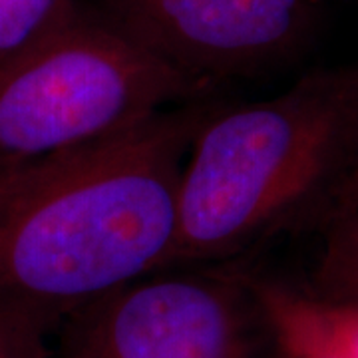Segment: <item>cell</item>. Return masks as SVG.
Listing matches in <instances>:
<instances>
[{
    "instance_id": "9c48e42d",
    "label": "cell",
    "mask_w": 358,
    "mask_h": 358,
    "mask_svg": "<svg viewBox=\"0 0 358 358\" xmlns=\"http://www.w3.org/2000/svg\"><path fill=\"white\" fill-rule=\"evenodd\" d=\"M50 324L32 310L0 305V358H50Z\"/></svg>"
},
{
    "instance_id": "5b68a950",
    "label": "cell",
    "mask_w": 358,
    "mask_h": 358,
    "mask_svg": "<svg viewBox=\"0 0 358 358\" xmlns=\"http://www.w3.org/2000/svg\"><path fill=\"white\" fill-rule=\"evenodd\" d=\"M98 16L183 76L215 88L279 64L307 36L308 0H98Z\"/></svg>"
},
{
    "instance_id": "ba28073f",
    "label": "cell",
    "mask_w": 358,
    "mask_h": 358,
    "mask_svg": "<svg viewBox=\"0 0 358 358\" xmlns=\"http://www.w3.org/2000/svg\"><path fill=\"white\" fill-rule=\"evenodd\" d=\"M80 0H0V74L64 28Z\"/></svg>"
},
{
    "instance_id": "277c9868",
    "label": "cell",
    "mask_w": 358,
    "mask_h": 358,
    "mask_svg": "<svg viewBox=\"0 0 358 358\" xmlns=\"http://www.w3.org/2000/svg\"><path fill=\"white\" fill-rule=\"evenodd\" d=\"M164 273L62 317L50 358H249V277Z\"/></svg>"
},
{
    "instance_id": "8fae6325",
    "label": "cell",
    "mask_w": 358,
    "mask_h": 358,
    "mask_svg": "<svg viewBox=\"0 0 358 358\" xmlns=\"http://www.w3.org/2000/svg\"><path fill=\"white\" fill-rule=\"evenodd\" d=\"M287 358H289V357H287Z\"/></svg>"
},
{
    "instance_id": "30bf717a",
    "label": "cell",
    "mask_w": 358,
    "mask_h": 358,
    "mask_svg": "<svg viewBox=\"0 0 358 358\" xmlns=\"http://www.w3.org/2000/svg\"><path fill=\"white\" fill-rule=\"evenodd\" d=\"M308 2H310V4H315V2H320V0H308Z\"/></svg>"
},
{
    "instance_id": "3957f363",
    "label": "cell",
    "mask_w": 358,
    "mask_h": 358,
    "mask_svg": "<svg viewBox=\"0 0 358 358\" xmlns=\"http://www.w3.org/2000/svg\"><path fill=\"white\" fill-rule=\"evenodd\" d=\"M213 90L80 8L0 74V169L110 138Z\"/></svg>"
},
{
    "instance_id": "6da1fadb",
    "label": "cell",
    "mask_w": 358,
    "mask_h": 358,
    "mask_svg": "<svg viewBox=\"0 0 358 358\" xmlns=\"http://www.w3.org/2000/svg\"><path fill=\"white\" fill-rule=\"evenodd\" d=\"M211 100L70 152L0 169V305L54 322L171 271L179 193Z\"/></svg>"
},
{
    "instance_id": "7a4b0ae2",
    "label": "cell",
    "mask_w": 358,
    "mask_h": 358,
    "mask_svg": "<svg viewBox=\"0 0 358 358\" xmlns=\"http://www.w3.org/2000/svg\"><path fill=\"white\" fill-rule=\"evenodd\" d=\"M358 173V62L205 117L185 157L173 267L221 263L310 229Z\"/></svg>"
},
{
    "instance_id": "52a82bcc",
    "label": "cell",
    "mask_w": 358,
    "mask_h": 358,
    "mask_svg": "<svg viewBox=\"0 0 358 358\" xmlns=\"http://www.w3.org/2000/svg\"><path fill=\"white\" fill-rule=\"evenodd\" d=\"M319 255L307 293L358 310V173L310 225Z\"/></svg>"
},
{
    "instance_id": "8992f818",
    "label": "cell",
    "mask_w": 358,
    "mask_h": 358,
    "mask_svg": "<svg viewBox=\"0 0 358 358\" xmlns=\"http://www.w3.org/2000/svg\"><path fill=\"white\" fill-rule=\"evenodd\" d=\"M255 313L289 358H358V310L281 282L249 279Z\"/></svg>"
}]
</instances>
